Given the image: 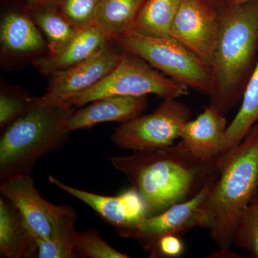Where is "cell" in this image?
<instances>
[{
    "instance_id": "16",
    "label": "cell",
    "mask_w": 258,
    "mask_h": 258,
    "mask_svg": "<svg viewBox=\"0 0 258 258\" xmlns=\"http://www.w3.org/2000/svg\"><path fill=\"white\" fill-rule=\"evenodd\" d=\"M109 42L95 25L81 28L63 50L55 55L37 57L32 60V64L42 76L50 78L87 60Z\"/></svg>"
},
{
    "instance_id": "12",
    "label": "cell",
    "mask_w": 258,
    "mask_h": 258,
    "mask_svg": "<svg viewBox=\"0 0 258 258\" xmlns=\"http://www.w3.org/2000/svg\"><path fill=\"white\" fill-rule=\"evenodd\" d=\"M217 178L205 185L194 198L173 205L157 215L148 217L137 240L142 248L161 235L180 236L195 227L209 230L210 224L204 211L203 204Z\"/></svg>"
},
{
    "instance_id": "23",
    "label": "cell",
    "mask_w": 258,
    "mask_h": 258,
    "mask_svg": "<svg viewBox=\"0 0 258 258\" xmlns=\"http://www.w3.org/2000/svg\"><path fill=\"white\" fill-rule=\"evenodd\" d=\"M73 258H128L117 250L93 228L75 233L72 246Z\"/></svg>"
},
{
    "instance_id": "25",
    "label": "cell",
    "mask_w": 258,
    "mask_h": 258,
    "mask_svg": "<svg viewBox=\"0 0 258 258\" xmlns=\"http://www.w3.org/2000/svg\"><path fill=\"white\" fill-rule=\"evenodd\" d=\"M103 0H60L57 6L73 25L79 28L94 25Z\"/></svg>"
},
{
    "instance_id": "13",
    "label": "cell",
    "mask_w": 258,
    "mask_h": 258,
    "mask_svg": "<svg viewBox=\"0 0 258 258\" xmlns=\"http://www.w3.org/2000/svg\"><path fill=\"white\" fill-rule=\"evenodd\" d=\"M227 126L225 115L209 104L204 107L203 113L195 119L184 123L179 139L197 159L203 161H216L226 152Z\"/></svg>"
},
{
    "instance_id": "27",
    "label": "cell",
    "mask_w": 258,
    "mask_h": 258,
    "mask_svg": "<svg viewBox=\"0 0 258 258\" xmlns=\"http://www.w3.org/2000/svg\"><path fill=\"white\" fill-rule=\"evenodd\" d=\"M180 236L164 235L157 237L148 244L144 250L152 258H176L182 255L184 252V242Z\"/></svg>"
},
{
    "instance_id": "14",
    "label": "cell",
    "mask_w": 258,
    "mask_h": 258,
    "mask_svg": "<svg viewBox=\"0 0 258 258\" xmlns=\"http://www.w3.org/2000/svg\"><path fill=\"white\" fill-rule=\"evenodd\" d=\"M147 104V96H113L99 98L76 109L69 118L66 128L71 133L106 122L123 124L142 115Z\"/></svg>"
},
{
    "instance_id": "5",
    "label": "cell",
    "mask_w": 258,
    "mask_h": 258,
    "mask_svg": "<svg viewBox=\"0 0 258 258\" xmlns=\"http://www.w3.org/2000/svg\"><path fill=\"white\" fill-rule=\"evenodd\" d=\"M123 51L119 62L106 77L64 103L80 108L108 96L154 94L166 99L179 98L189 93V88L184 85L168 77L138 56Z\"/></svg>"
},
{
    "instance_id": "2",
    "label": "cell",
    "mask_w": 258,
    "mask_h": 258,
    "mask_svg": "<svg viewBox=\"0 0 258 258\" xmlns=\"http://www.w3.org/2000/svg\"><path fill=\"white\" fill-rule=\"evenodd\" d=\"M258 61V0L226 8L210 71V103L225 115L241 101Z\"/></svg>"
},
{
    "instance_id": "18",
    "label": "cell",
    "mask_w": 258,
    "mask_h": 258,
    "mask_svg": "<svg viewBox=\"0 0 258 258\" xmlns=\"http://www.w3.org/2000/svg\"><path fill=\"white\" fill-rule=\"evenodd\" d=\"M25 11L47 40L48 55H55L63 50L81 29L64 16L57 5L28 4Z\"/></svg>"
},
{
    "instance_id": "24",
    "label": "cell",
    "mask_w": 258,
    "mask_h": 258,
    "mask_svg": "<svg viewBox=\"0 0 258 258\" xmlns=\"http://www.w3.org/2000/svg\"><path fill=\"white\" fill-rule=\"evenodd\" d=\"M233 244L251 257L258 258V189L242 213Z\"/></svg>"
},
{
    "instance_id": "9",
    "label": "cell",
    "mask_w": 258,
    "mask_h": 258,
    "mask_svg": "<svg viewBox=\"0 0 258 258\" xmlns=\"http://www.w3.org/2000/svg\"><path fill=\"white\" fill-rule=\"evenodd\" d=\"M221 13L208 0H181L169 35L210 68Z\"/></svg>"
},
{
    "instance_id": "10",
    "label": "cell",
    "mask_w": 258,
    "mask_h": 258,
    "mask_svg": "<svg viewBox=\"0 0 258 258\" xmlns=\"http://www.w3.org/2000/svg\"><path fill=\"white\" fill-rule=\"evenodd\" d=\"M0 191L18 209L35 239L49 238L69 208L53 205L42 198L30 174H18L1 181Z\"/></svg>"
},
{
    "instance_id": "28",
    "label": "cell",
    "mask_w": 258,
    "mask_h": 258,
    "mask_svg": "<svg viewBox=\"0 0 258 258\" xmlns=\"http://www.w3.org/2000/svg\"><path fill=\"white\" fill-rule=\"evenodd\" d=\"M3 1L10 2L15 1V0H3ZM23 1L27 2L28 4L32 5H57L60 0H23Z\"/></svg>"
},
{
    "instance_id": "22",
    "label": "cell",
    "mask_w": 258,
    "mask_h": 258,
    "mask_svg": "<svg viewBox=\"0 0 258 258\" xmlns=\"http://www.w3.org/2000/svg\"><path fill=\"white\" fill-rule=\"evenodd\" d=\"M77 214L69 206L58 226L47 239H35L38 258H73V241Z\"/></svg>"
},
{
    "instance_id": "4",
    "label": "cell",
    "mask_w": 258,
    "mask_h": 258,
    "mask_svg": "<svg viewBox=\"0 0 258 258\" xmlns=\"http://www.w3.org/2000/svg\"><path fill=\"white\" fill-rule=\"evenodd\" d=\"M76 108L42 96L4 129L0 140L1 181L31 174L40 158L60 149L71 134L66 126Z\"/></svg>"
},
{
    "instance_id": "30",
    "label": "cell",
    "mask_w": 258,
    "mask_h": 258,
    "mask_svg": "<svg viewBox=\"0 0 258 258\" xmlns=\"http://www.w3.org/2000/svg\"><path fill=\"white\" fill-rule=\"evenodd\" d=\"M219 11L222 12L226 9L225 0H208Z\"/></svg>"
},
{
    "instance_id": "15",
    "label": "cell",
    "mask_w": 258,
    "mask_h": 258,
    "mask_svg": "<svg viewBox=\"0 0 258 258\" xmlns=\"http://www.w3.org/2000/svg\"><path fill=\"white\" fill-rule=\"evenodd\" d=\"M3 52L12 57H34L48 52L47 40L26 11L5 15L0 26Z\"/></svg>"
},
{
    "instance_id": "17",
    "label": "cell",
    "mask_w": 258,
    "mask_h": 258,
    "mask_svg": "<svg viewBox=\"0 0 258 258\" xmlns=\"http://www.w3.org/2000/svg\"><path fill=\"white\" fill-rule=\"evenodd\" d=\"M37 244L21 214L10 200L0 198V257H37Z\"/></svg>"
},
{
    "instance_id": "11",
    "label": "cell",
    "mask_w": 258,
    "mask_h": 258,
    "mask_svg": "<svg viewBox=\"0 0 258 258\" xmlns=\"http://www.w3.org/2000/svg\"><path fill=\"white\" fill-rule=\"evenodd\" d=\"M123 52L112 47L109 42L87 60L52 75L49 78L44 98L64 103L75 95L92 87L114 69Z\"/></svg>"
},
{
    "instance_id": "3",
    "label": "cell",
    "mask_w": 258,
    "mask_h": 258,
    "mask_svg": "<svg viewBox=\"0 0 258 258\" xmlns=\"http://www.w3.org/2000/svg\"><path fill=\"white\" fill-rule=\"evenodd\" d=\"M217 176L206 200L212 240L220 250H228L242 213L258 189V123L242 142L217 159Z\"/></svg>"
},
{
    "instance_id": "8",
    "label": "cell",
    "mask_w": 258,
    "mask_h": 258,
    "mask_svg": "<svg viewBox=\"0 0 258 258\" xmlns=\"http://www.w3.org/2000/svg\"><path fill=\"white\" fill-rule=\"evenodd\" d=\"M48 180L50 184L90 207L120 237L138 240L149 215L145 202L133 187L116 196H104L70 186L54 176H49Z\"/></svg>"
},
{
    "instance_id": "29",
    "label": "cell",
    "mask_w": 258,
    "mask_h": 258,
    "mask_svg": "<svg viewBox=\"0 0 258 258\" xmlns=\"http://www.w3.org/2000/svg\"><path fill=\"white\" fill-rule=\"evenodd\" d=\"M252 0H225V8L248 3Z\"/></svg>"
},
{
    "instance_id": "21",
    "label": "cell",
    "mask_w": 258,
    "mask_h": 258,
    "mask_svg": "<svg viewBox=\"0 0 258 258\" xmlns=\"http://www.w3.org/2000/svg\"><path fill=\"white\" fill-rule=\"evenodd\" d=\"M256 123H258V61L244 90L240 110L227 126L226 152L239 145Z\"/></svg>"
},
{
    "instance_id": "26",
    "label": "cell",
    "mask_w": 258,
    "mask_h": 258,
    "mask_svg": "<svg viewBox=\"0 0 258 258\" xmlns=\"http://www.w3.org/2000/svg\"><path fill=\"white\" fill-rule=\"evenodd\" d=\"M37 98L20 93L2 91L0 94L1 128H6L10 123L26 113L36 103Z\"/></svg>"
},
{
    "instance_id": "19",
    "label": "cell",
    "mask_w": 258,
    "mask_h": 258,
    "mask_svg": "<svg viewBox=\"0 0 258 258\" xmlns=\"http://www.w3.org/2000/svg\"><path fill=\"white\" fill-rule=\"evenodd\" d=\"M146 0H103L94 25L109 41L132 31L139 11Z\"/></svg>"
},
{
    "instance_id": "7",
    "label": "cell",
    "mask_w": 258,
    "mask_h": 258,
    "mask_svg": "<svg viewBox=\"0 0 258 258\" xmlns=\"http://www.w3.org/2000/svg\"><path fill=\"white\" fill-rule=\"evenodd\" d=\"M191 109L177 98H166L150 114L120 124L111 141L124 150L159 149L174 144L183 125L191 119Z\"/></svg>"
},
{
    "instance_id": "1",
    "label": "cell",
    "mask_w": 258,
    "mask_h": 258,
    "mask_svg": "<svg viewBox=\"0 0 258 258\" xmlns=\"http://www.w3.org/2000/svg\"><path fill=\"white\" fill-rule=\"evenodd\" d=\"M121 171L147 205L149 217L194 198L218 176L217 160L194 157L184 144L133 151L128 156L108 158Z\"/></svg>"
},
{
    "instance_id": "6",
    "label": "cell",
    "mask_w": 258,
    "mask_h": 258,
    "mask_svg": "<svg viewBox=\"0 0 258 258\" xmlns=\"http://www.w3.org/2000/svg\"><path fill=\"white\" fill-rule=\"evenodd\" d=\"M122 50L143 59L168 77L200 93L211 90L210 68L187 47L169 37H149L129 32L114 41Z\"/></svg>"
},
{
    "instance_id": "20",
    "label": "cell",
    "mask_w": 258,
    "mask_h": 258,
    "mask_svg": "<svg viewBox=\"0 0 258 258\" xmlns=\"http://www.w3.org/2000/svg\"><path fill=\"white\" fill-rule=\"evenodd\" d=\"M181 0H146L131 32L149 37L170 36L173 19Z\"/></svg>"
}]
</instances>
